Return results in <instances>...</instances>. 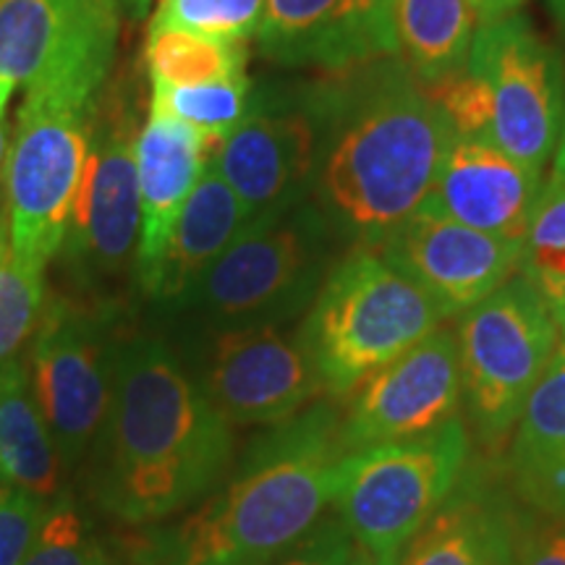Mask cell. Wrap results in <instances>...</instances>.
<instances>
[{
  "label": "cell",
  "mask_w": 565,
  "mask_h": 565,
  "mask_svg": "<svg viewBox=\"0 0 565 565\" xmlns=\"http://www.w3.org/2000/svg\"><path fill=\"white\" fill-rule=\"evenodd\" d=\"M233 435L160 335L113 343V391L97 456V505L126 524H152L215 490Z\"/></svg>",
  "instance_id": "obj_1"
},
{
  "label": "cell",
  "mask_w": 565,
  "mask_h": 565,
  "mask_svg": "<svg viewBox=\"0 0 565 565\" xmlns=\"http://www.w3.org/2000/svg\"><path fill=\"white\" fill-rule=\"evenodd\" d=\"M458 139L398 55L372 61L324 110L317 207L353 246L380 249L433 194Z\"/></svg>",
  "instance_id": "obj_2"
},
{
  "label": "cell",
  "mask_w": 565,
  "mask_h": 565,
  "mask_svg": "<svg viewBox=\"0 0 565 565\" xmlns=\"http://www.w3.org/2000/svg\"><path fill=\"white\" fill-rule=\"evenodd\" d=\"M341 414L317 401L246 450L228 484L160 542L158 565H267L322 524L338 490Z\"/></svg>",
  "instance_id": "obj_3"
},
{
  "label": "cell",
  "mask_w": 565,
  "mask_h": 565,
  "mask_svg": "<svg viewBox=\"0 0 565 565\" xmlns=\"http://www.w3.org/2000/svg\"><path fill=\"white\" fill-rule=\"evenodd\" d=\"M118 26L121 13H105L26 84L17 137L3 162L6 212L13 257L40 278L63 246L74 215Z\"/></svg>",
  "instance_id": "obj_4"
},
{
  "label": "cell",
  "mask_w": 565,
  "mask_h": 565,
  "mask_svg": "<svg viewBox=\"0 0 565 565\" xmlns=\"http://www.w3.org/2000/svg\"><path fill=\"white\" fill-rule=\"evenodd\" d=\"M335 228L303 196L252 217L175 301L212 330L282 324L312 307L333 267Z\"/></svg>",
  "instance_id": "obj_5"
},
{
  "label": "cell",
  "mask_w": 565,
  "mask_h": 565,
  "mask_svg": "<svg viewBox=\"0 0 565 565\" xmlns=\"http://www.w3.org/2000/svg\"><path fill=\"white\" fill-rule=\"evenodd\" d=\"M437 303L377 249L353 246L330 267L299 341L324 393L343 398L362 380L440 328Z\"/></svg>",
  "instance_id": "obj_6"
},
{
  "label": "cell",
  "mask_w": 565,
  "mask_h": 565,
  "mask_svg": "<svg viewBox=\"0 0 565 565\" xmlns=\"http://www.w3.org/2000/svg\"><path fill=\"white\" fill-rule=\"evenodd\" d=\"M469 450V427L450 419L427 435L343 456L333 505L374 565H398L408 542L461 482Z\"/></svg>",
  "instance_id": "obj_7"
},
{
  "label": "cell",
  "mask_w": 565,
  "mask_h": 565,
  "mask_svg": "<svg viewBox=\"0 0 565 565\" xmlns=\"http://www.w3.org/2000/svg\"><path fill=\"white\" fill-rule=\"evenodd\" d=\"M463 404L475 440L498 454L553 359L561 330L547 303L515 273L492 296L461 315L456 328Z\"/></svg>",
  "instance_id": "obj_8"
},
{
  "label": "cell",
  "mask_w": 565,
  "mask_h": 565,
  "mask_svg": "<svg viewBox=\"0 0 565 565\" xmlns=\"http://www.w3.org/2000/svg\"><path fill=\"white\" fill-rule=\"evenodd\" d=\"M141 126L124 89L100 97L87 171L76 196L63 259L84 291L103 296L110 282L137 273L141 228L137 141Z\"/></svg>",
  "instance_id": "obj_9"
},
{
  "label": "cell",
  "mask_w": 565,
  "mask_h": 565,
  "mask_svg": "<svg viewBox=\"0 0 565 565\" xmlns=\"http://www.w3.org/2000/svg\"><path fill=\"white\" fill-rule=\"evenodd\" d=\"M492 100V145L545 171L565 110L563 61L524 13L479 24L469 63Z\"/></svg>",
  "instance_id": "obj_10"
},
{
  "label": "cell",
  "mask_w": 565,
  "mask_h": 565,
  "mask_svg": "<svg viewBox=\"0 0 565 565\" xmlns=\"http://www.w3.org/2000/svg\"><path fill=\"white\" fill-rule=\"evenodd\" d=\"M30 383L66 466H76L95 443L110 408L113 343L100 317L53 296L30 341Z\"/></svg>",
  "instance_id": "obj_11"
},
{
  "label": "cell",
  "mask_w": 565,
  "mask_h": 565,
  "mask_svg": "<svg viewBox=\"0 0 565 565\" xmlns=\"http://www.w3.org/2000/svg\"><path fill=\"white\" fill-rule=\"evenodd\" d=\"M196 383L228 427H275L328 395L299 335L280 324L215 330Z\"/></svg>",
  "instance_id": "obj_12"
},
{
  "label": "cell",
  "mask_w": 565,
  "mask_h": 565,
  "mask_svg": "<svg viewBox=\"0 0 565 565\" xmlns=\"http://www.w3.org/2000/svg\"><path fill=\"white\" fill-rule=\"evenodd\" d=\"M341 416L345 454L370 445L408 440L456 419L463 401L456 333L437 328L412 349L380 366L349 393Z\"/></svg>",
  "instance_id": "obj_13"
},
{
  "label": "cell",
  "mask_w": 565,
  "mask_h": 565,
  "mask_svg": "<svg viewBox=\"0 0 565 565\" xmlns=\"http://www.w3.org/2000/svg\"><path fill=\"white\" fill-rule=\"evenodd\" d=\"M437 303L458 317L519 273L521 244L458 223L429 200L377 249Z\"/></svg>",
  "instance_id": "obj_14"
},
{
  "label": "cell",
  "mask_w": 565,
  "mask_h": 565,
  "mask_svg": "<svg viewBox=\"0 0 565 565\" xmlns=\"http://www.w3.org/2000/svg\"><path fill=\"white\" fill-rule=\"evenodd\" d=\"M324 147V110L265 108L249 116L212 150L210 166L223 175L249 217L307 196Z\"/></svg>",
  "instance_id": "obj_15"
},
{
  "label": "cell",
  "mask_w": 565,
  "mask_h": 565,
  "mask_svg": "<svg viewBox=\"0 0 565 565\" xmlns=\"http://www.w3.org/2000/svg\"><path fill=\"white\" fill-rule=\"evenodd\" d=\"M257 40L286 66L351 68L398 55L393 0H267Z\"/></svg>",
  "instance_id": "obj_16"
},
{
  "label": "cell",
  "mask_w": 565,
  "mask_h": 565,
  "mask_svg": "<svg viewBox=\"0 0 565 565\" xmlns=\"http://www.w3.org/2000/svg\"><path fill=\"white\" fill-rule=\"evenodd\" d=\"M542 186L545 171H534L490 141L458 137L427 200L458 223L524 244Z\"/></svg>",
  "instance_id": "obj_17"
},
{
  "label": "cell",
  "mask_w": 565,
  "mask_h": 565,
  "mask_svg": "<svg viewBox=\"0 0 565 565\" xmlns=\"http://www.w3.org/2000/svg\"><path fill=\"white\" fill-rule=\"evenodd\" d=\"M217 145L221 141L207 139L192 126L150 105L137 141L141 204L137 280L141 291L158 270L168 236Z\"/></svg>",
  "instance_id": "obj_18"
},
{
  "label": "cell",
  "mask_w": 565,
  "mask_h": 565,
  "mask_svg": "<svg viewBox=\"0 0 565 565\" xmlns=\"http://www.w3.org/2000/svg\"><path fill=\"white\" fill-rule=\"evenodd\" d=\"M515 524L519 515L498 490L479 477L458 482L408 542L398 565H513Z\"/></svg>",
  "instance_id": "obj_19"
},
{
  "label": "cell",
  "mask_w": 565,
  "mask_h": 565,
  "mask_svg": "<svg viewBox=\"0 0 565 565\" xmlns=\"http://www.w3.org/2000/svg\"><path fill=\"white\" fill-rule=\"evenodd\" d=\"M249 221L242 200L207 162L168 236L166 252L145 294L162 303L179 301Z\"/></svg>",
  "instance_id": "obj_20"
},
{
  "label": "cell",
  "mask_w": 565,
  "mask_h": 565,
  "mask_svg": "<svg viewBox=\"0 0 565 565\" xmlns=\"http://www.w3.org/2000/svg\"><path fill=\"white\" fill-rule=\"evenodd\" d=\"M508 445L515 492L534 511L565 515V338L557 341Z\"/></svg>",
  "instance_id": "obj_21"
},
{
  "label": "cell",
  "mask_w": 565,
  "mask_h": 565,
  "mask_svg": "<svg viewBox=\"0 0 565 565\" xmlns=\"http://www.w3.org/2000/svg\"><path fill=\"white\" fill-rule=\"evenodd\" d=\"M110 11L113 0H0V87H26Z\"/></svg>",
  "instance_id": "obj_22"
},
{
  "label": "cell",
  "mask_w": 565,
  "mask_h": 565,
  "mask_svg": "<svg viewBox=\"0 0 565 565\" xmlns=\"http://www.w3.org/2000/svg\"><path fill=\"white\" fill-rule=\"evenodd\" d=\"M61 458L30 383L24 359L0 364V477L51 500L61 487Z\"/></svg>",
  "instance_id": "obj_23"
},
{
  "label": "cell",
  "mask_w": 565,
  "mask_h": 565,
  "mask_svg": "<svg viewBox=\"0 0 565 565\" xmlns=\"http://www.w3.org/2000/svg\"><path fill=\"white\" fill-rule=\"evenodd\" d=\"M398 58L422 84H433L469 63L479 30L469 0H393Z\"/></svg>",
  "instance_id": "obj_24"
},
{
  "label": "cell",
  "mask_w": 565,
  "mask_h": 565,
  "mask_svg": "<svg viewBox=\"0 0 565 565\" xmlns=\"http://www.w3.org/2000/svg\"><path fill=\"white\" fill-rule=\"evenodd\" d=\"M150 79L168 87L246 76V45L183 30H150L145 47Z\"/></svg>",
  "instance_id": "obj_25"
},
{
  "label": "cell",
  "mask_w": 565,
  "mask_h": 565,
  "mask_svg": "<svg viewBox=\"0 0 565 565\" xmlns=\"http://www.w3.org/2000/svg\"><path fill=\"white\" fill-rule=\"evenodd\" d=\"M519 273L547 303L550 315L565 338V181L545 179L532 223L521 244Z\"/></svg>",
  "instance_id": "obj_26"
},
{
  "label": "cell",
  "mask_w": 565,
  "mask_h": 565,
  "mask_svg": "<svg viewBox=\"0 0 565 565\" xmlns=\"http://www.w3.org/2000/svg\"><path fill=\"white\" fill-rule=\"evenodd\" d=\"M152 108L179 118L212 141H223L238 129L254 108L252 84L246 76L210 84H189V87H168L152 82Z\"/></svg>",
  "instance_id": "obj_27"
},
{
  "label": "cell",
  "mask_w": 565,
  "mask_h": 565,
  "mask_svg": "<svg viewBox=\"0 0 565 565\" xmlns=\"http://www.w3.org/2000/svg\"><path fill=\"white\" fill-rule=\"evenodd\" d=\"M42 309H45V278L26 273L11 249L9 212L0 207V364L19 359L32 341Z\"/></svg>",
  "instance_id": "obj_28"
},
{
  "label": "cell",
  "mask_w": 565,
  "mask_h": 565,
  "mask_svg": "<svg viewBox=\"0 0 565 565\" xmlns=\"http://www.w3.org/2000/svg\"><path fill=\"white\" fill-rule=\"evenodd\" d=\"M267 0H158L150 30H183L246 42L263 24Z\"/></svg>",
  "instance_id": "obj_29"
},
{
  "label": "cell",
  "mask_w": 565,
  "mask_h": 565,
  "mask_svg": "<svg viewBox=\"0 0 565 565\" xmlns=\"http://www.w3.org/2000/svg\"><path fill=\"white\" fill-rule=\"evenodd\" d=\"M21 565H124L68 503L53 505Z\"/></svg>",
  "instance_id": "obj_30"
},
{
  "label": "cell",
  "mask_w": 565,
  "mask_h": 565,
  "mask_svg": "<svg viewBox=\"0 0 565 565\" xmlns=\"http://www.w3.org/2000/svg\"><path fill=\"white\" fill-rule=\"evenodd\" d=\"M461 139H482L492 145V100L484 82L469 66L433 84H424Z\"/></svg>",
  "instance_id": "obj_31"
},
{
  "label": "cell",
  "mask_w": 565,
  "mask_h": 565,
  "mask_svg": "<svg viewBox=\"0 0 565 565\" xmlns=\"http://www.w3.org/2000/svg\"><path fill=\"white\" fill-rule=\"evenodd\" d=\"M51 503L21 487H0V565H21L32 553Z\"/></svg>",
  "instance_id": "obj_32"
},
{
  "label": "cell",
  "mask_w": 565,
  "mask_h": 565,
  "mask_svg": "<svg viewBox=\"0 0 565 565\" xmlns=\"http://www.w3.org/2000/svg\"><path fill=\"white\" fill-rule=\"evenodd\" d=\"M513 565H565V515L534 511L515 524Z\"/></svg>",
  "instance_id": "obj_33"
},
{
  "label": "cell",
  "mask_w": 565,
  "mask_h": 565,
  "mask_svg": "<svg viewBox=\"0 0 565 565\" xmlns=\"http://www.w3.org/2000/svg\"><path fill=\"white\" fill-rule=\"evenodd\" d=\"M359 545L343 521H322L307 540L267 565H351Z\"/></svg>",
  "instance_id": "obj_34"
},
{
  "label": "cell",
  "mask_w": 565,
  "mask_h": 565,
  "mask_svg": "<svg viewBox=\"0 0 565 565\" xmlns=\"http://www.w3.org/2000/svg\"><path fill=\"white\" fill-rule=\"evenodd\" d=\"M469 3L477 13L479 24H487V21L511 17V13L519 11L526 0H469Z\"/></svg>",
  "instance_id": "obj_35"
},
{
  "label": "cell",
  "mask_w": 565,
  "mask_h": 565,
  "mask_svg": "<svg viewBox=\"0 0 565 565\" xmlns=\"http://www.w3.org/2000/svg\"><path fill=\"white\" fill-rule=\"evenodd\" d=\"M116 3V9L121 11V17L126 13V17L131 19H141L147 13V9L152 6V0H113Z\"/></svg>",
  "instance_id": "obj_36"
},
{
  "label": "cell",
  "mask_w": 565,
  "mask_h": 565,
  "mask_svg": "<svg viewBox=\"0 0 565 565\" xmlns=\"http://www.w3.org/2000/svg\"><path fill=\"white\" fill-rule=\"evenodd\" d=\"M553 175L565 181V110H563V126L561 137H557V147L553 152Z\"/></svg>",
  "instance_id": "obj_37"
},
{
  "label": "cell",
  "mask_w": 565,
  "mask_h": 565,
  "mask_svg": "<svg viewBox=\"0 0 565 565\" xmlns=\"http://www.w3.org/2000/svg\"><path fill=\"white\" fill-rule=\"evenodd\" d=\"M547 9L553 13L555 24L561 26V32L565 34V0H547Z\"/></svg>",
  "instance_id": "obj_38"
},
{
  "label": "cell",
  "mask_w": 565,
  "mask_h": 565,
  "mask_svg": "<svg viewBox=\"0 0 565 565\" xmlns=\"http://www.w3.org/2000/svg\"><path fill=\"white\" fill-rule=\"evenodd\" d=\"M6 126H3V116H0V168H3V162H6Z\"/></svg>",
  "instance_id": "obj_39"
},
{
  "label": "cell",
  "mask_w": 565,
  "mask_h": 565,
  "mask_svg": "<svg viewBox=\"0 0 565 565\" xmlns=\"http://www.w3.org/2000/svg\"><path fill=\"white\" fill-rule=\"evenodd\" d=\"M351 565H374V561H372V557H370V555H366V553H364V550H362V547H359V550H356V555H353V561H351Z\"/></svg>",
  "instance_id": "obj_40"
},
{
  "label": "cell",
  "mask_w": 565,
  "mask_h": 565,
  "mask_svg": "<svg viewBox=\"0 0 565 565\" xmlns=\"http://www.w3.org/2000/svg\"><path fill=\"white\" fill-rule=\"evenodd\" d=\"M0 487H3V477H0Z\"/></svg>",
  "instance_id": "obj_41"
}]
</instances>
